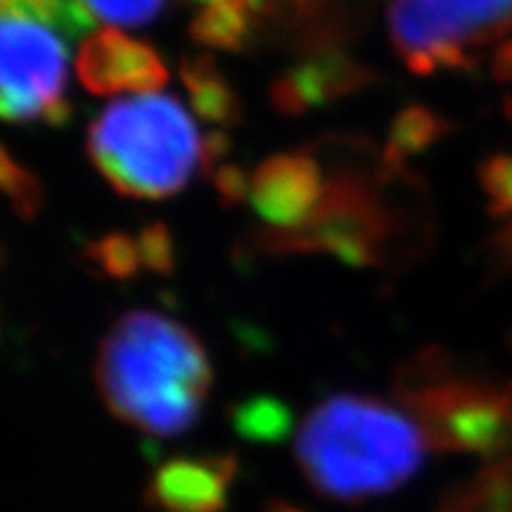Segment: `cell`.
I'll return each instance as SVG.
<instances>
[{"label": "cell", "mask_w": 512, "mask_h": 512, "mask_svg": "<svg viewBox=\"0 0 512 512\" xmlns=\"http://www.w3.org/2000/svg\"><path fill=\"white\" fill-rule=\"evenodd\" d=\"M394 392L432 451L512 463V384L460 373L432 351L399 370Z\"/></svg>", "instance_id": "4"}, {"label": "cell", "mask_w": 512, "mask_h": 512, "mask_svg": "<svg viewBox=\"0 0 512 512\" xmlns=\"http://www.w3.org/2000/svg\"><path fill=\"white\" fill-rule=\"evenodd\" d=\"M427 448L418 422L401 406L366 394L328 396L294 439L306 482L339 503L392 494L420 470Z\"/></svg>", "instance_id": "2"}, {"label": "cell", "mask_w": 512, "mask_h": 512, "mask_svg": "<svg viewBox=\"0 0 512 512\" xmlns=\"http://www.w3.org/2000/svg\"><path fill=\"white\" fill-rule=\"evenodd\" d=\"M197 3H202V8H207V5H214V3H219V0H197ZM256 5H259V0H254Z\"/></svg>", "instance_id": "18"}, {"label": "cell", "mask_w": 512, "mask_h": 512, "mask_svg": "<svg viewBox=\"0 0 512 512\" xmlns=\"http://www.w3.org/2000/svg\"><path fill=\"white\" fill-rule=\"evenodd\" d=\"M264 512H306L302 508H297V505L287 503V501H280V498H273V501L266 503Z\"/></svg>", "instance_id": "17"}, {"label": "cell", "mask_w": 512, "mask_h": 512, "mask_svg": "<svg viewBox=\"0 0 512 512\" xmlns=\"http://www.w3.org/2000/svg\"><path fill=\"white\" fill-rule=\"evenodd\" d=\"M512 27V0H394L389 34L415 74L456 69Z\"/></svg>", "instance_id": "6"}, {"label": "cell", "mask_w": 512, "mask_h": 512, "mask_svg": "<svg viewBox=\"0 0 512 512\" xmlns=\"http://www.w3.org/2000/svg\"><path fill=\"white\" fill-rule=\"evenodd\" d=\"M247 190L271 226L304 228L323 202V171L306 155H278L256 169Z\"/></svg>", "instance_id": "9"}, {"label": "cell", "mask_w": 512, "mask_h": 512, "mask_svg": "<svg viewBox=\"0 0 512 512\" xmlns=\"http://www.w3.org/2000/svg\"><path fill=\"white\" fill-rule=\"evenodd\" d=\"M235 477V453H185L155 467L143 501L152 512H226Z\"/></svg>", "instance_id": "8"}, {"label": "cell", "mask_w": 512, "mask_h": 512, "mask_svg": "<svg viewBox=\"0 0 512 512\" xmlns=\"http://www.w3.org/2000/svg\"><path fill=\"white\" fill-rule=\"evenodd\" d=\"M185 86H188L192 105L211 121H228L235 114V98L228 91V83L211 62H192L183 67Z\"/></svg>", "instance_id": "13"}, {"label": "cell", "mask_w": 512, "mask_h": 512, "mask_svg": "<svg viewBox=\"0 0 512 512\" xmlns=\"http://www.w3.org/2000/svg\"><path fill=\"white\" fill-rule=\"evenodd\" d=\"M76 76L95 95H143L162 88L169 81V69L155 48L110 27L81 43Z\"/></svg>", "instance_id": "7"}, {"label": "cell", "mask_w": 512, "mask_h": 512, "mask_svg": "<svg viewBox=\"0 0 512 512\" xmlns=\"http://www.w3.org/2000/svg\"><path fill=\"white\" fill-rule=\"evenodd\" d=\"M233 432L252 444H280L292 432V411L275 396H249L228 411Z\"/></svg>", "instance_id": "11"}, {"label": "cell", "mask_w": 512, "mask_h": 512, "mask_svg": "<svg viewBox=\"0 0 512 512\" xmlns=\"http://www.w3.org/2000/svg\"><path fill=\"white\" fill-rule=\"evenodd\" d=\"M437 512H512V463H489L479 475L448 489Z\"/></svg>", "instance_id": "10"}, {"label": "cell", "mask_w": 512, "mask_h": 512, "mask_svg": "<svg viewBox=\"0 0 512 512\" xmlns=\"http://www.w3.org/2000/svg\"><path fill=\"white\" fill-rule=\"evenodd\" d=\"M254 8V0H219V3L207 5L192 24V36L214 48H240L249 34V19Z\"/></svg>", "instance_id": "12"}, {"label": "cell", "mask_w": 512, "mask_h": 512, "mask_svg": "<svg viewBox=\"0 0 512 512\" xmlns=\"http://www.w3.org/2000/svg\"><path fill=\"white\" fill-rule=\"evenodd\" d=\"M79 3L95 22L100 19L114 27H140L162 12L166 0H79Z\"/></svg>", "instance_id": "14"}, {"label": "cell", "mask_w": 512, "mask_h": 512, "mask_svg": "<svg viewBox=\"0 0 512 512\" xmlns=\"http://www.w3.org/2000/svg\"><path fill=\"white\" fill-rule=\"evenodd\" d=\"M3 183L22 216H31L38 209V183L27 171L12 164L8 152H3Z\"/></svg>", "instance_id": "15"}, {"label": "cell", "mask_w": 512, "mask_h": 512, "mask_svg": "<svg viewBox=\"0 0 512 512\" xmlns=\"http://www.w3.org/2000/svg\"><path fill=\"white\" fill-rule=\"evenodd\" d=\"M214 370L190 328L157 311H128L102 337L95 384L114 418L147 437H181L202 418Z\"/></svg>", "instance_id": "1"}, {"label": "cell", "mask_w": 512, "mask_h": 512, "mask_svg": "<svg viewBox=\"0 0 512 512\" xmlns=\"http://www.w3.org/2000/svg\"><path fill=\"white\" fill-rule=\"evenodd\" d=\"M0 110L15 124L69 119L67 31L36 12L0 5Z\"/></svg>", "instance_id": "5"}, {"label": "cell", "mask_w": 512, "mask_h": 512, "mask_svg": "<svg viewBox=\"0 0 512 512\" xmlns=\"http://www.w3.org/2000/svg\"><path fill=\"white\" fill-rule=\"evenodd\" d=\"M88 152L121 195L162 200L181 192L216 150L176 98L143 93L100 112L88 131Z\"/></svg>", "instance_id": "3"}, {"label": "cell", "mask_w": 512, "mask_h": 512, "mask_svg": "<svg viewBox=\"0 0 512 512\" xmlns=\"http://www.w3.org/2000/svg\"><path fill=\"white\" fill-rule=\"evenodd\" d=\"M486 190L494 195L498 207H512V159H496L486 171Z\"/></svg>", "instance_id": "16"}]
</instances>
